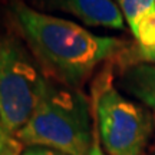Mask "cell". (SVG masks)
Masks as SVG:
<instances>
[{"label":"cell","mask_w":155,"mask_h":155,"mask_svg":"<svg viewBox=\"0 0 155 155\" xmlns=\"http://www.w3.org/2000/svg\"><path fill=\"white\" fill-rule=\"evenodd\" d=\"M9 12L42 69L69 88L78 89L98 65L125 49L122 39L92 33L79 23L39 12L22 0H12Z\"/></svg>","instance_id":"cell-1"},{"label":"cell","mask_w":155,"mask_h":155,"mask_svg":"<svg viewBox=\"0 0 155 155\" xmlns=\"http://www.w3.org/2000/svg\"><path fill=\"white\" fill-rule=\"evenodd\" d=\"M22 155H68L61 151L45 148V147H29L26 151H23Z\"/></svg>","instance_id":"cell-11"},{"label":"cell","mask_w":155,"mask_h":155,"mask_svg":"<svg viewBox=\"0 0 155 155\" xmlns=\"http://www.w3.org/2000/svg\"><path fill=\"white\" fill-rule=\"evenodd\" d=\"M94 114L85 96L49 78L42 99L16 137L28 147L86 155L94 141Z\"/></svg>","instance_id":"cell-2"},{"label":"cell","mask_w":155,"mask_h":155,"mask_svg":"<svg viewBox=\"0 0 155 155\" xmlns=\"http://www.w3.org/2000/svg\"><path fill=\"white\" fill-rule=\"evenodd\" d=\"M118 7L121 9L125 20L129 25V29L132 30L135 23L145 12L155 7V0H114Z\"/></svg>","instance_id":"cell-8"},{"label":"cell","mask_w":155,"mask_h":155,"mask_svg":"<svg viewBox=\"0 0 155 155\" xmlns=\"http://www.w3.org/2000/svg\"><path fill=\"white\" fill-rule=\"evenodd\" d=\"M152 155H155V152H154V154H152Z\"/></svg>","instance_id":"cell-13"},{"label":"cell","mask_w":155,"mask_h":155,"mask_svg":"<svg viewBox=\"0 0 155 155\" xmlns=\"http://www.w3.org/2000/svg\"><path fill=\"white\" fill-rule=\"evenodd\" d=\"M22 147L23 144L15 134L10 132L0 115V155H22Z\"/></svg>","instance_id":"cell-10"},{"label":"cell","mask_w":155,"mask_h":155,"mask_svg":"<svg viewBox=\"0 0 155 155\" xmlns=\"http://www.w3.org/2000/svg\"><path fill=\"white\" fill-rule=\"evenodd\" d=\"M122 55V63L124 65H135V63H155V46L145 48L141 45H137L128 50H124Z\"/></svg>","instance_id":"cell-9"},{"label":"cell","mask_w":155,"mask_h":155,"mask_svg":"<svg viewBox=\"0 0 155 155\" xmlns=\"http://www.w3.org/2000/svg\"><path fill=\"white\" fill-rule=\"evenodd\" d=\"M122 88L144 104L155 118V63L129 65L121 75Z\"/></svg>","instance_id":"cell-6"},{"label":"cell","mask_w":155,"mask_h":155,"mask_svg":"<svg viewBox=\"0 0 155 155\" xmlns=\"http://www.w3.org/2000/svg\"><path fill=\"white\" fill-rule=\"evenodd\" d=\"M39 12H62L92 28L125 29V17L114 0H30Z\"/></svg>","instance_id":"cell-5"},{"label":"cell","mask_w":155,"mask_h":155,"mask_svg":"<svg viewBox=\"0 0 155 155\" xmlns=\"http://www.w3.org/2000/svg\"><path fill=\"white\" fill-rule=\"evenodd\" d=\"M86 155H108L105 151L102 150V144H101L99 134H98V129H96V124L94 125V141H92V145H91V148H89Z\"/></svg>","instance_id":"cell-12"},{"label":"cell","mask_w":155,"mask_h":155,"mask_svg":"<svg viewBox=\"0 0 155 155\" xmlns=\"http://www.w3.org/2000/svg\"><path fill=\"white\" fill-rule=\"evenodd\" d=\"M48 82L30 49L12 35H0V115L10 132L26 125Z\"/></svg>","instance_id":"cell-4"},{"label":"cell","mask_w":155,"mask_h":155,"mask_svg":"<svg viewBox=\"0 0 155 155\" xmlns=\"http://www.w3.org/2000/svg\"><path fill=\"white\" fill-rule=\"evenodd\" d=\"M138 45L145 48L155 46V7L145 12L131 30Z\"/></svg>","instance_id":"cell-7"},{"label":"cell","mask_w":155,"mask_h":155,"mask_svg":"<svg viewBox=\"0 0 155 155\" xmlns=\"http://www.w3.org/2000/svg\"><path fill=\"white\" fill-rule=\"evenodd\" d=\"M94 119L108 155H144L154 131V115L112 86L108 75L94 85Z\"/></svg>","instance_id":"cell-3"}]
</instances>
